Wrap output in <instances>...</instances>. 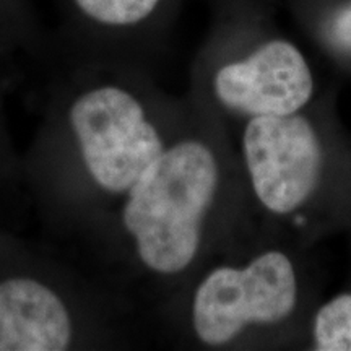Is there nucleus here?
Segmentation results:
<instances>
[{
	"label": "nucleus",
	"instance_id": "1",
	"mask_svg": "<svg viewBox=\"0 0 351 351\" xmlns=\"http://www.w3.org/2000/svg\"><path fill=\"white\" fill-rule=\"evenodd\" d=\"M39 119L21 152L28 212L44 239L69 247L150 169L192 109L171 99L142 64L52 54Z\"/></svg>",
	"mask_w": 351,
	"mask_h": 351
},
{
	"label": "nucleus",
	"instance_id": "2",
	"mask_svg": "<svg viewBox=\"0 0 351 351\" xmlns=\"http://www.w3.org/2000/svg\"><path fill=\"white\" fill-rule=\"evenodd\" d=\"M226 176L215 121L192 101L186 122L129 194L60 249L140 315L156 314L205 267L217 244Z\"/></svg>",
	"mask_w": 351,
	"mask_h": 351
},
{
	"label": "nucleus",
	"instance_id": "3",
	"mask_svg": "<svg viewBox=\"0 0 351 351\" xmlns=\"http://www.w3.org/2000/svg\"><path fill=\"white\" fill-rule=\"evenodd\" d=\"M140 317L56 244L0 226V351L127 348Z\"/></svg>",
	"mask_w": 351,
	"mask_h": 351
},
{
	"label": "nucleus",
	"instance_id": "4",
	"mask_svg": "<svg viewBox=\"0 0 351 351\" xmlns=\"http://www.w3.org/2000/svg\"><path fill=\"white\" fill-rule=\"evenodd\" d=\"M298 300L295 263L287 252L271 249L244 265L202 267L155 315L173 322L191 343L223 348L247 328L287 320Z\"/></svg>",
	"mask_w": 351,
	"mask_h": 351
},
{
	"label": "nucleus",
	"instance_id": "5",
	"mask_svg": "<svg viewBox=\"0 0 351 351\" xmlns=\"http://www.w3.org/2000/svg\"><path fill=\"white\" fill-rule=\"evenodd\" d=\"M192 101L202 111L254 117L302 112L314 95V75L306 57L287 39H270L239 59L207 57L197 72Z\"/></svg>",
	"mask_w": 351,
	"mask_h": 351
},
{
	"label": "nucleus",
	"instance_id": "6",
	"mask_svg": "<svg viewBox=\"0 0 351 351\" xmlns=\"http://www.w3.org/2000/svg\"><path fill=\"white\" fill-rule=\"evenodd\" d=\"M241 155L261 207L275 217H293L314 199L326 169V150L302 112L247 119Z\"/></svg>",
	"mask_w": 351,
	"mask_h": 351
},
{
	"label": "nucleus",
	"instance_id": "7",
	"mask_svg": "<svg viewBox=\"0 0 351 351\" xmlns=\"http://www.w3.org/2000/svg\"><path fill=\"white\" fill-rule=\"evenodd\" d=\"M57 32L52 54L142 64L140 52L174 0H52Z\"/></svg>",
	"mask_w": 351,
	"mask_h": 351
},
{
	"label": "nucleus",
	"instance_id": "8",
	"mask_svg": "<svg viewBox=\"0 0 351 351\" xmlns=\"http://www.w3.org/2000/svg\"><path fill=\"white\" fill-rule=\"evenodd\" d=\"M15 64L0 49V226L19 230L16 225L28 213V204L21 174V152L13 142L5 106L8 85L16 72Z\"/></svg>",
	"mask_w": 351,
	"mask_h": 351
},
{
	"label": "nucleus",
	"instance_id": "9",
	"mask_svg": "<svg viewBox=\"0 0 351 351\" xmlns=\"http://www.w3.org/2000/svg\"><path fill=\"white\" fill-rule=\"evenodd\" d=\"M0 49L15 62L20 57L44 64L49 60L51 38L33 0H0Z\"/></svg>",
	"mask_w": 351,
	"mask_h": 351
},
{
	"label": "nucleus",
	"instance_id": "10",
	"mask_svg": "<svg viewBox=\"0 0 351 351\" xmlns=\"http://www.w3.org/2000/svg\"><path fill=\"white\" fill-rule=\"evenodd\" d=\"M313 343L319 351H351V293H341L317 309Z\"/></svg>",
	"mask_w": 351,
	"mask_h": 351
},
{
	"label": "nucleus",
	"instance_id": "11",
	"mask_svg": "<svg viewBox=\"0 0 351 351\" xmlns=\"http://www.w3.org/2000/svg\"><path fill=\"white\" fill-rule=\"evenodd\" d=\"M330 34L341 49L351 51V2L341 8L332 20Z\"/></svg>",
	"mask_w": 351,
	"mask_h": 351
}]
</instances>
